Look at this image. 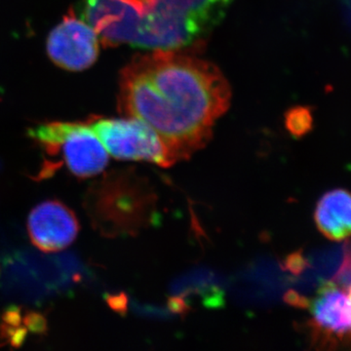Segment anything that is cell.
I'll use <instances>...</instances> for the list:
<instances>
[{"instance_id":"1","label":"cell","mask_w":351,"mask_h":351,"mask_svg":"<svg viewBox=\"0 0 351 351\" xmlns=\"http://www.w3.org/2000/svg\"><path fill=\"white\" fill-rule=\"evenodd\" d=\"M230 100V84L215 64L179 49L138 55L120 73V113L152 127L176 162L209 142Z\"/></svg>"},{"instance_id":"2","label":"cell","mask_w":351,"mask_h":351,"mask_svg":"<svg viewBox=\"0 0 351 351\" xmlns=\"http://www.w3.org/2000/svg\"><path fill=\"white\" fill-rule=\"evenodd\" d=\"M233 0H156L143 21L145 40L154 49L191 45L223 19Z\"/></svg>"},{"instance_id":"3","label":"cell","mask_w":351,"mask_h":351,"mask_svg":"<svg viewBox=\"0 0 351 351\" xmlns=\"http://www.w3.org/2000/svg\"><path fill=\"white\" fill-rule=\"evenodd\" d=\"M29 136L50 156L61 154L69 171L77 177H93L107 167L108 152L90 126L51 122L29 129Z\"/></svg>"},{"instance_id":"4","label":"cell","mask_w":351,"mask_h":351,"mask_svg":"<svg viewBox=\"0 0 351 351\" xmlns=\"http://www.w3.org/2000/svg\"><path fill=\"white\" fill-rule=\"evenodd\" d=\"M90 127L114 158L147 161L162 167L176 163L160 136L141 120L133 117L101 119Z\"/></svg>"},{"instance_id":"5","label":"cell","mask_w":351,"mask_h":351,"mask_svg":"<svg viewBox=\"0 0 351 351\" xmlns=\"http://www.w3.org/2000/svg\"><path fill=\"white\" fill-rule=\"evenodd\" d=\"M47 53L60 68L71 71L89 69L99 56V36L91 25L76 17L73 9L50 32Z\"/></svg>"},{"instance_id":"6","label":"cell","mask_w":351,"mask_h":351,"mask_svg":"<svg viewBox=\"0 0 351 351\" xmlns=\"http://www.w3.org/2000/svg\"><path fill=\"white\" fill-rule=\"evenodd\" d=\"M309 307V325L316 343L326 346L351 341V301L348 293L334 281L321 283Z\"/></svg>"},{"instance_id":"7","label":"cell","mask_w":351,"mask_h":351,"mask_svg":"<svg viewBox=\"0 0 351 351\" xmlns=\"http://www.w3.org/2000/svg\"><path fill=\"white\" fill-rule=\"evenodd\" d=\"M27 230L32 244L39 250L56 252L75 241L80 223L68 206L57 200H48L32 210Z\"/></svg>"},{"instance_id":"8","label":"cell","mask_w":351,"mask_h":351,"mask_svg":"<svg viewBox=\"0 0 351 351\" xmlns=\"http://www.w3.org/2000/svg\"><path fill=\"white\" fill-rule=\"evenodd\" d=\"M314 219L328 239H348L351 237V193L343 189L328 191L316 205Z\"/></svg>"},{"instance_id":"9","label":"cell","mask_w":351,"mask_h":351,"mask_svg":"<svg viewBox=\"0 0 351 351\" xmlns=\"http://www.w3.org/2000/svg\"><path fill=\"white\" fill-rule=\"evenodd\" d=\"M287 127L291 134L295 137H301L313 127V117L306 108H295L289 112Z\"/></svg>"},{"instance_id":"10","label":"cell","mask_w":351,"mask_h":351,"mask_svg":"<svg viewBox=\"0 0 351 351\" xmlns=\"http://www.w3.org/2000/svg\"><path fill=\"white\" fill-rule=\"evenodd\" d=\"M339 288L348 292L351 286V239L343 245V261L332 279Z\"/></svg>"},{"instance_id":"11","label":"cell","mask_w":351,"mask_h":351,"mask_svg":"<svg viewBox=\"0 0 351 351\" xmlns=\"http://www.w3.org/2000/svg\"><path fill=\"white\" fill-rule=\"evenodd\" d=\"M306 260L302 256V252L292 254L287 261V267L294 274H300L306 269Z\"/></svg>"},{"instance_id":"12","label":"cell","mask_w":351,"mask_h":351,"mask_svg":"<svg viewBox=\"0 0 351 351\" xmlns=\"http://www.w3.org/2000/svg\"><path fill=\"white\" fill-rule=\"evenodd\" d=\"M285 299L288 304L300 307V308H308L309 304H311V302H309L308 299L302 297V295L294 292V291L289 292L288 294L286 295Z\"/></svg>"},{"instance_id":"13","label":"cell","mask_w":351,"mask_h":351,"mask_svg":"<svg viewBox=\"0 0 351 351\" xmlns=\"http://www.w3.org/2000/svg\"><path fill=\"white\" fill-rule=\"evenodd\" d=\"M346 293H348V298H350V300L351 301V286H350V289H348V292H346Z\"/></svg>"}]
</instances>
